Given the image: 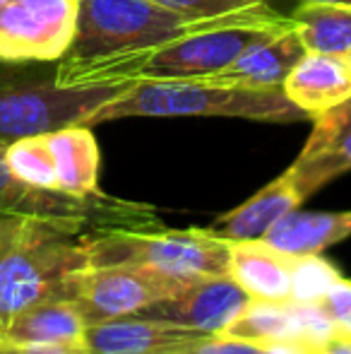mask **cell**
<instances>
[{
	"instance_id": "1",
	"label": "cell",
	"mask_w": 351,
	"mask_h": 354,
	"mask_svg": "<svg viewBox=\"0 0 351 354\" xmlns=\"http://www.w3.org/2000/svg\"><path fill=\"white\" fill-rule=\"evenodd\" d=\"M224 17H188L157 0H80L75 39L58 61V80L63 87L101 82L113 63L185 39Z\"/></svg>"
},
{
	"instance_id": "2",
	"label": "cell",
	"mask_w": 351,
	"mask_h": 354,
	"mask_svg": "<svg viewBox=\"0 0 351 354\" xmlns=\"http://www.w3.org/2000/svg\"><path fill=\"white\" fill-rule=\"evenodd\" d=\"M85 236L58 222L0 217V330L34 304L66 301L70 277L89 268Z\"/></svg>"
},
{
	"instance_id": "3",
	"label": "cell",
	"mask_w": 351,
	"mask_h": 354,
	"mask_svg": "<svg viewBox=\"0 0 351 354\" xmlns=\"http://www.w3.org/2000/svg\"><path fill=\"white\" fill-rule=\"evenodd\" d=\"M135 82L140 80L63 87L58 61L0 58V147L68 126H89L99 109L126 94Z\"/></svg>"
},
{
	"instance_id": "4",
	"label": "cell",
	"mask_w": 351,
	"mask_h": 354,
	"mask_svg": "<svg viewBox=\"0 0 351 354\" xmlns=\"http://www.w3.org/2000/svg\"><path fill=\"white\" fill-rule=\"evenodd\" d=\"M178 116H219L245 118L260 123L310 121L284 87H241L210 80H140L126 94L99 109L89 128L118 118H178Z\"/></svg>"
},
{
	"instance_id": "5",
	"label": "cell",
	"mask_w": 351,
	"mask_h": 354,
	"mask_svg": "<svg viewBox=\"0 0 351 354\" xmlns=\"http://www.w3.org/2000/svg\"><path fill=\"white\" fill-rule=\"evenodd\" d=\"M291 27L289 15H281L270 3H258L250 8L226 15L221 22L178 39L166 46L137 53L126 61L113 63L101 75L108 80H197L219 73L234 63L248 46L267 34Z\"/></svg>"
},
{
	"instance_id": "6",
	"label": "cell",
	"mask_w": 351,
	"mask_h": 354,
	"mask_svg": "<svg viewBox=\"0 0 351 354\" xmlns=\"http://www.w3.org/2000/svg\"><path fill=\"white\" fill-rule=\"evenodd\" d=\"M89 268H142L178 280L229 275V241L210 229H111L87 234Z\"/></svg>"
},
{
	"instance_id": "7",
	"label": "cell",
	"mask_w": 351,
	"mask_h": 354,
	"mask_svg": "<svg viewBox=\"0 0 351 354\" xmlns=\"http://www.w3.org/2000/svg\"><path fill=\"white\" fill-rule=\"evenodd\" d=\"M0 217L58 222L85 234L161 227L157 212L145 203L121 201L106 193L68 196L61 191L29 186L10 171L5 162V147H0Z\"/></svg>"
},
{
	"instance_id": "8",
	"label": "cell",
	"mask_w": 351,
	"mask_h": 354,
	"mask_svg": "<svg viewBox=\"0 0 351 354\" xmlns=\"http://www.w3.org/2000/svg\"><path fill=\"white\" fill-rule=\"evenodd\" d=\"M185 280L142 270V268H85L68 284V297L87 326L132 316L176 294Z\"/></svg>"
},
{
	"instance_id": "9",
	"label": "cell",
	"mask_w": 351,
	"mask_h": 354,
	"mask_svg": "<svg viewBox=\"0 0 351 354\" xmlns=\"http://www.w3.org/2000/svg\"><path fill=\"white\" fill-rule=\"evenodd\" d=\"M80 0H10L0 10L3 61H61L75 39Z\"/></svg>"
},
{
	"instance_id": "10",
	"label": "cell",
	"mask_w": 351,
	"mask_h": 354,
	"mask_svg": "<svg viewBox=\"0 0 351 354\" xmlns=\"http://www.w3.org/2000/svg\"><path fill=\"white\" fill-rule=\"evenodd\" d=\"M248 301L250 297L231 275H210L192 280L176 294L132 316L174 323L205 335H217V333H224V328L239 316Z\"/></svg>"
},
{
	"instance_id": "11",
	"label": "cell",
	"mask_w": 351,
	"mask_h": 354,
	"mask_svg": "<svg viewBox=\"0 0 351 354\" xmlns=\"http://www.w3.org/2000/svg\"><path fill=\"white\" fill-rule=\"evenodd\" d=\"M347 171H351V111L344 102L313 116L310 138L289 174L303 198H308Z\"/></svg>"
},
{
	"instance_id": "12",
	"label": "cell",
	"mask_w": 351,
	"mask_h": 354,
	"mask_svg": "<svg viewBox=\"0 0 351 354\" xmlns=\"http://www.w3.org/2000/svg\"><path fill=\"white\" fill-rule=\"evenodd\" d=\"M205 333L142 316H123L94 323L85 330L92 354H185Z\"/></svg>"
},
{
	"instance_id": "13",
	"label": "cell",
	"mask_w": 351,
	"mask_h": 354,
	"mask_svg": "<svg viewBox=\"0 0 351 354\" xmlns=\"http://www.w3.org/2000/svg\"><path fill=\"white\" fill-rule=\"evenodd\" d=\"M305 56V48L296 34L294 24L281 32L267 34L248 46L234 63L221 68L219 73L207 75L210 82L241 84V87H284V80L294 71V66Z\"/></svg>"
},
{
	"instance_id": "14",
	"label": "cell",
	"mask_w": 351,
	"mask_h": 354,
	"mask_svg": "<svg viewBox=\"0 0 351 354\" xmlns=\"http://www.w3.org/2000/svg\"><path fill=\"white\" fill-rule=\"evenodd\" d=\"M303 193L299 191L294 176L286 169L281 176L270 181L265 188H260L250 201L239 205L236 210L221 214L207 227L212 234L226 239V241H253V239H265V234L286 217L289 212L299 210L303 203Z\"/></svg>"
},
{
	"instance_id": "15",
	"label": "cell",
	"mask_w": 351,
	"mask_h": 354,
	"mask_svg": "<svg viewBox=\"0 0 351 354\" xmlns=\"http://www.w3.org/2000/svg\"><path fill=\"white\" fill-rule=\"evenodd\" d=\"M284 92L313 121V116L351 99V71L347 58L305 51V56L284 80Z\"/></svg>"
},
{
	"instance_id": "16",
	"label": "cell",
	"mask_w": 351,
	"mask_h": 354,
	"mask_svg": "<svg viewBox=\"0 0 351 354\" xmlns=\"http://www.w3.org/2000/svg\"><path fill=\"white\" fill-rule=\"evenodd\" d=\"M229 275L250 299L291 301V256L263 239L229 241Z\"/></svg>"
},
{
	"instance_id": "17",
	"label": "cell",
	"mask_w": 351,
	"mask_h": 354,
	"mask_svg": "<svg viewBox=\"0 0 351 354\" xmlns=\"http://www.w3.org/2000/svg\"><path fill=\"white\" fill-rule=\"evenodd\" d=\"M48 149L56 164L58 191L68 196H97L99 191V145L89 126H68L46 133Z\"/></svg>"
},
{
	"instance_id": "18",
	"label": "cell",
	"mask_w": 351,
	"mask_h": 354,
	"mask_svg": "<svg viewBox=\"0 0 351 354\" xmlns=\"http://www.w3.org/2000/svg\"><path fill=\"white\" fill-rule=\"evenodd\" d=\"M351 236V210L347 212H289L281 217L263 241L289 256L323 253L325 248Z\"/></svg>"
},
{
	"instance_id": "19",
	"label": "cell",
	"mask_w": 351,
	"mask_h": 354,
	"mask_svg": "<svg viewBox=\"0 0 351 354\" xmlns=\"http://www.w3.org/2000/svg\"><path fill=\"white\" fill-rule=\"evenodd\" d=\"M87 323L70 301H41L19 311L0 330L3 345H34V342H85Z\"/></svg>"
},
{
	"instance_id": "20",
	"label": "cell",
	"mask_w": 351,
	"mask_h": 354,
	"mask_svg": "<svg viewBox=\"0 0 351 354\" xmlns=\"http://www.w3.org/2000/svg\"><path fill=\"white\" fill-rule=\"evenodd\" d=\"M224 335L236 337V340L260 342V345H299L315 352L313 347L305 345L299 308L294 301L250 299L241 308L239 316L224 328Z\"/></svg>"
},
{
	"instance_id": "21",
	"label": "cell",
	"mask_w": 351,
	"mask_h": 354,
	"mask_svg": "<svg viewBox=\"0 0 351 354\" xmlns=\"http://www.w3.org/2000/svg\"><path fill=\"white\" fill-rule=\"evenodd\" d=\"M289 17L305 51L351 53V3H301Z\"/></svg>"
},
{
	"instance_id": "22",
	"label": "cell",
	"mask_w": 351,
	"mask_h": 354,
	"mask_svg": "<svg viewBox=\"0 0 351 354\" xmlns=\"http://www.w3.org/2000/svg\"><path fill=\"white\" fill-rule=\"evenodd\" d=\"M5 162H8L10 171L29 186L58 191L56 164H53V154L48 149L46 136L22 138V140L8 145L5 147Z\"/></svg>"
},
{
	"instance_id": "23",
	"label": "cell",
	"mask_w": 351,
	"mask_h": 354,
	"mask_svg": "<svg viewBox=\"0 0 351 354\" xmlns=\"http://www.w3.org/2000/svg\"><path fill=\"white\" fill-rule=\"evenodd\" d=\"M342 275L320 253L291 256V301L320 304Z\"/></svg>"
},
{
	"instance_id": "24",
	"label": "cell",
	"mask_w": 351,
	"mask_h": 354,
	"mask_svg": "<svg viewBox=\"0 0 351 354\" xmlns=\"http://www.w3.org/2000/svg\"><path fill=\"white\" fill-rule=\"evenodd\" d=\"M185 354H315L299 345H260V342L236 340L224 333L207 335L190 347Z\"/></svg>"
},
{
	"instance_id": "25",
	"label": "cell",
	"mask_w": 351,
	"mask_h": 354,
	"mask_svg": "<svg viewBox=\"0 0 351 354\" xmlns=\"http://www.w3.org/2000/svg\"><path fill=\"white\" fill-rule=\"evenodd\" d=\"M157 3L188 17H217V15H229L250 5L270 3V0H157Z\"/></svg>"
},
{
	"instance_id": "26",
	"label": "cell",
	"mask_w": 351,
	"mask_h": 354,
	"mask_svg": "<svg viewBox=\"0 0 351 354\" xmlns=\"http://www.w3.org/2000/svg\"><path fill=\"white\" fill-rule=\"evenodd\" d=\"M320 306L325 308V313L332 321L337 337L351 340V280H339L332 289L328 292V297L320 301Z\"/></svg>"
},
{
	"instance_id": "27",
	"label": "cell",
	"mask_w": 351,
	"mask_h": 354,
	"mask_svg": "<svg viewBox=\"0 0 351 354\" xmlns=\"http://www.w3.org/2000/svg\"><path fill=\"white\" fill-rule=\"evenodd\" d=\"M0 354H92L85 342H34V345H3Z\"/></svg>"
},
{
	"instance_id": "28",
	"label": "cell",
	"mask_w": 351,
	"mask_h": 354,
	"mask_svg": "<svg viewBox=\"0 0 351 354\" xmlns=\"http://www.w3.org/2000/svg\"><path fill=\"white\" fill-rule=\"evenodd\" d=\"M320 354H351V340L334 337L332 342H328V345H325V350Z\"/></svg>"
},
{
	"instance_id": "29",
	"label": "cell",
	"mask_w": 351,
	"mask_h": 354,
	"mask_svg": "<svg viewBox=\"0 0 351 354\" xmlns=\"http://www.w3.org/2000/svg\"><path fill=\"white\" fill-rule=\"evenodd\" d=\"M301 3H351V0H301Z\"/></svg>"
},
{
	"instance_id": "30",
	"label": "cell",
	"mask_w": 351,
	"mask_h": 354,
	"mask_svg": "<svg viewBox=\"0 0 351 354\" xmlns=\"http://www.w3.org/2000/svg\"><path fill=\"white\" fill-rule=\"evenodd\" d=\"M10 3V0H0V10H3L5 8V5H8Z\"/></svg>"
},
{
	"instance_id": "31",
	"label": "cell",
	"mask_w": 351,
	"mask_h": 354,
	"mask_svg": "<svg viewBox=\"0 0 351 354\" xmlns=\"http://www.w3.org/2000/svg\"><path fill=\"white\" fill-rule=\"evenodd\" d=\"M344 58H347V66H349V71H351V53H349V56H344Z\"/></svg>"
},
{
	"instance_id": "32",
	"label": "cell",
	"mask_w": 351,
	"mask_h": 354,
	"mask_svg": "<svg viewBox=\"0 0 351 354\" xmlns=\"http://www.w3.org/2000/svg\"><path fill=\"white\" fill-rule=\"evenodd\" d=\"M347 106H349V111H351V99H349V102H347Z\"/></svg>"
}]
</instances>
